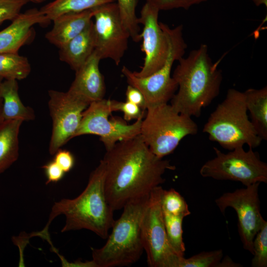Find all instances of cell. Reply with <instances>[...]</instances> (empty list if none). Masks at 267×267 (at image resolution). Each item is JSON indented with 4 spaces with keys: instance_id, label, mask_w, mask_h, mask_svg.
<instances>
[{
    "instance_id": "obj_1",
    "label": "cell",
    "mask_w": 267,
    "mask_h": 267,
    "mask_svg": "<svg viewBox=\"0 0 267 267\" xmlns=\"http://www.w3.org/2000/svg\"><path fill=\"white\" fill-rule=\"evenodd\" d=\"M101 160L105 170V195L114 211L150 195L164 182L165 172L176 169L169 161L154 154L140 134L117 142Z\"/></svg>"
},
{
    "instance_id": "obj_2",
    "label": "cell",
    "mask_w": 267,
    "mask_h": 267,
    "mask_svg": "<svg viewBox=\"0 0 267 267\" xmlns=\"http://www.w3.org/2000/svg\"><path fill=\"white\" fill-rule=\"evenodd\" d=\"M208 49L206 44H201L186 57H181L172 75L178 91L170 104L178 112L191 117H199L202 109L209 105L220 91L222 72L213 62Z\"/></svg>"
},
{
    "instance_id": "obj_3",
    "label": "cell",
    "mask_w": 267,
    "mask_h": 267,
    "mask_svg": "<svg viewBox=\"0 0 267 267\" xmlns=\"http://www.w3.org/2000/svg\"><path fill=\"white\" fill-rule=\"evenodd\" d=\"M105 166L102 160L90 174L83 191L73 199H62L53 205L48 222L40 233L48 235L52 220L60 215L65 216L62 232L86 229L106 239L115 222L114 211L108 203L104 191Z\"/></svg>"
},
{
    "instance_id": "obj_4",
    "label": "cell",
    "mask_w": 267,
    "mask_h": 267,
    "mask_svg": "<svg viewBox=\"0 0 267 267\" xmlns=\"http://www.w3.org/2000/svg\"><path fill=\"white\" fill-rule=\"evenodd\" d=\"M149 196L127 203L104 246L92 248V261L96 267L129 266L140 259L144 251L140 224Z\"/></svg>"
},
{
    "instance_id": "obj_5",
    "label": "cell",
    "mask_w": 267,
    "mask_h": 267,
    "mask_svg": "<svg viewBox=\"0 0 267 267\" xmlns=\"http://www.w3.org/2000/svg\"><path fill=\"white\" fill-rule=\"evenodd\" d=\"M247 112L244 92L229 89L224 99L210 114L203 132L208 134L209 140L230 151L245 144L256 148L263 140Z\"/></svg>"
},
{
    "instance_id": "obj_6",
    "label": "cell",
    "mask_w": 267,
    "mask_h": 267,
    "mask_svg": "<svg viewBox=\"0 0 267 267\" xmlns=\"http://www.w3.org/2000/svg\"><path fill=\"white\" fill-rule=\"evenodd\" d=\"M140 135L151 151L163 158L174 152L185 136L197 134L198 127L191 117L164 103L146 108Z\"/></svg>"
},
{
    "instance_id": "obj_7",
    "label": "cell",
    "mask_w": 267,
    "mask_h": 267,
    "mask_svg": "<svg viewBox=\"0 0 267 267\" xmlns=\"http://www.w3.org/2000/svg\"><path fill=\"white\" fill-rule=\"evenodd\" d=\"M169 43L168 55L164 65L153 74L143 78L135 76L124 66L121 70L129 85L138 89L143 94L147 108L168 103L178 89V85L171 75L174 63L183 57L187 44L183 36V26L171 28L160 22Z\"/></svg>"
},
{
    "instance_id": "obj_8",
    "label": "cell",
    "mask_w": 267,
    "mask_h": 267,
    "mask_svg": "<svg viewBox=\"0 0 267 267\" xmlns=\"http://www.w3.org/2000/svg\"><path fill=\"white\" fill-rule=\"evenodd\" d=\"M216 156L201 167L204 178L240 182L245 186L257 183H267V164L259 153L249 147L245 151L239 147L225 153L214 147Z\"/></svg>"
},
{
    "instance_id": "obj_9",
    "label": "cell",
    "mask_w": 267,
    "mask_h": 267,
    "mask_svg": "<svg viewBox=\"0 0 267 267\" xmlns=\"http://www.w3.org/2000/svg\"><path fill=\"white\" fill-rule=\"evenodd\" d=\"M161 185L150 193L140 224L141 238L150 267H179L181 260L172 248L165 227Z\"/></svg>"
},
{
    "instance_id": "obj_10",
    "label": "cell",
    "mask_w": 267,
    "mask_h": 267,
    "mask_svg": "<svg viewBox=\"0 0 267 267\" xmlns=\"http://www.w3.org/2000/svg\"><path fill=\"white\" fill-rule=\"evenodd\" d=\"M112 112L110 99L103 98L91 102L83 112L74 137L89 134L98 135L107 150L118 142L140 134L143 118L128 125L119 117H111L109 120Z\"/></svg>"
},
{
    "instance_id": "obj_11",
    "label": "cell",
    "mask_w": 267,
    "mask_h": 267,
    "mask_svg": "<svg viewBox=\"0 0 267 267\" xmlns=\"http://www.w3.org/2000/svg\"><path fill=\"white\" fill-rule=\"evenodd\" d=\"M92 9L94 51L101 60L110 59L119 65L131 38L122 21L118 5L113 2Z\"/></svg>"
},
{
    "instance_id": "obj_12",
    "label": "cell",
    "mask_w": 267,
    "mask_h": 267,
    "mask_svg": "<svg viewBox=\"0 0 267 267\" xmlns=\"http://www.w3.org/2000/svg\"><path fill=\"white\" fill-rule=\"evenodd\" d=\"M260 183H255L233 192L224 193L215 200L222 214L228 207L235 211L238 219V231L243 247L252 254L254 239L265 221L260 209Z\"/></svg>"
},
{
    "instance_id": "obj_13",
    "label": "cell",
    "mask_w": 267,
    "mask_h": 267,
    "mask_svg": "<svg viewBox=\"0 0 267 267\" xmlns=\"http://www.w3.org/2000/svg\"><path fill=\"white\" fill-rule=\"evenodd\" d=\"M48 94V107L52 123L48 150L51 155H54L74 138L83 113L89 104L68 91L51 89Z\"/></svg>"
},
{
    "instance_id": "obj_14",
    "label": "cell",
    "mask_w": 267,
    "mask_h": 267,
    "mask_svg": "<svg viewBox=\"0 0 267 267\" xmlns=\"http://www.w3.org/2000/svg\"><path fill=\"white\" fill-rule=\"evenodd\" d=\"M159 11L156 7L145 2L138 18L139 24L143 25L140 33L141 50L145 55L140 70L133 72L138 77H147L159 70L165 64L168 55V40L158 21Z\"/></svg>"
},
{
    "instance_id": "obj_15",
    "label": "cell",
    "mask_w": 267,
    "mask_h": 267,
    "mask_svg": "<svg viewBox=\"0 0 267 267\" xmlns=\"http://www.w3.org/2000/svg\"><path fill=\"white\" fill-rule=\"evenodd\" d=\"M99 57L93 51L87 61L77 70L75 79L67 91L89 104L104 98L105 85L101 73Z\"/></svg>"
},
{
    "instance_id": "obj_16",
    "label": "cell",
    "mask_w": 267,
    "mask_h": 267,
    "mask_svg": "<svg viewBox=\"0 0 267 267\" xmlns=\"http://www.w3.org/2000/svg\"><path fill=\"white\" fill-rule=\"evenodd\" d=\"M6 28L0 31V54L18 52L33 35V27L50 22L46 16L36 8L20 13Z\"/></svg>"
},
{
    "instance_id": "obj_17",
    "label": "cell",
    "mask_w": 267,
    "mask_h": 267,
    "mask_svg": "<svg viewBox=\"0 0 267 267\" xmlns=\"http://www.w3.org/2000/svg\"><path fill=\"white\" fill-rule=\"evenodd\" d=\"M93 15V9L62 14L52 20L53 27L45 37L60 48L82 32L92 20Z\"/></svg>"
},
{
    "instance_id": "obj_18",
    "label": "cell",
    "mask_w": 267,
    "mask_h": 267,
    "mask_svg": "<svg viewBox=\"0 0 267 267\" xmlns=\"http://www.w3.org/2000/svg\"><path fill=\"white\" fill-rule=\"evenodd\" d=\"M92 26V20L82 32L59 48L60 60L75 71L87 61L94 50Z\"/></svg>"
},
{
    "instance_id": "obj_19",
    "label": "cell",
    "mask_w": 267,
    "mask_h": 267,
    "mask_svg": "<svg viewBox=\"0 0 267 267\" xmlns=\"http://www.w3.org/2000/svg\"><path fill=\"white\" fill-rule=\"evenodd\" d=\"M17 80H3L0 84V97L2 100V114L4 120H33L34 110L25 106L20 98Z\"/></svg>"
},
{
    "instance_id": "obj_20",
    "label": "cell",
    "mask_w": 267,
    "mask_h": 267,
    "mask_svg": "<svg viewBox=\"0 0 267 267\" xmlns=\"http://www.w3.org/2000/svg\"><path fill=\"white\" fill-rule=\"evenodd\" d=\"M23 122L20 120H4L0 126V174L18 158L19 134Z\"/></svg>"
},
{
    "instance_id": "obj_21",
    "label": "cell",
    "mask_w": 267,
    "mask_h": 267,
    "mask_svg": "<svg viewBox=\"0 0 267 267\" xmlns=\"http://www.w3.org/2000/svg\"><path fill=\"white\" fill-rule=\"evenodd\" d=\"M251 122L262 140H267V87L248 89L244 92Z\"/></svg>"
},
{
    "instance_id": "obj_22",
    "label": "cell",
    "mask_w": 267,
    "mask_h": 267,
    "mask_svg": "<svg viewBox=\"0 0 267 267\" xmlns=\"http://www.w3.org/2000/svg\"><path fill=\"white\" fill-rule=\"evenodd\" d=\"M115 1L116 0H54L40 9L51 21L65 13L81 12Z\"/></svg>"
},
{
    "instance_id": "obj_23",
    "label": "cell",
    "mask_w": 267,
    "mask_h": 267,
    "mask_svg": "<svg viewBox=\"0 0 267 267\" xmlns=\"http://www.w3.org/2000/svg\"><path fill=\"white\" fill-rule=\"evenodd\" d=\"M31 70L26 57L18 52L0 54V77L3 80H21L26 78Z\"/></svg>"
},
{
    "instance_id": "obj_24",
    "label": "cell",
    "mask_w": 267,
    "mask_h": 267,
    "mask_svg": "<svg viewBox=\"0 0 267 267\" xmlns=\"http://www.w3.org/2000/svg\"><path fill=\"white\" fill-rule=\"evenodd\" d=\"M163 215L169 242L174 251L179 257H183L185 250L182 236V222L184 218L174 216L164 212Z\"/></svg>"
},
{
    "instance_id": "obj_25",
    "label": "cell",
    "mask_w": 267,
    "mask_h": 267,
    "mask_svg": "<svg viewBox=\"0 0 267 267\" xmlns=\"http://www.w3.org/2000/svg\"><path fill=\"white\" fill-rule=\"evenodd\" d=\"M122 21L134 42L141 41L140 27L135 9L137 0H116Z\"/></svg>"
},
{
    "instance_id": "obj_26",
    "label": "cell",
    "mask_w": 267,
    "mask_h": 267,
    "mask_svg": "<svg viewBox=\"0 0 267 267\" xmlns=\"http://www.w3.org/2000/svg\"><path fill=\"white\" fill-rule=\"evenodd\" d=\"M161 204L163 212L168 214L184 218L191 214L183 197L174 188L163 189Z\"/></svg>"
},
{
    "instance_id": "obj_27",
    "label": "cell",
    "mask_w": 267,
    "mask_h": 267,
    "mask_svg": "<svg viewBox=\"0 0 267 267\" xmlns=\"http://www.w3.org/2000/svg\"><path fill=\"white\" fill-rule=\"evenodd\" d=\"M222 258V249L202 252L188 258L183 257L179 267H218Z\"/></svg>"
},
{
    "instance_id": "obj_28",
    "label": "cell",
    "mask_w": 267,
    "mask_h": 267,
    "mask_svg": "<svg viewBox=\"0 0 267 267\" xmlns=\"http://www.w3.org/2000/svg\"><path fill=\"white\" fill-rule=\"evenodd\" d=\"M252 267H267V222L265 220L253 242Z\"/></svg>"
},
{
    "instance_id": "obj_29",
    "label": "cell",
    "mask_w": 267,
    "mask_h": 267,
    "mask_svg": "<svg viewBox=\"0 0 267 267\" xmlns=\"http://www.w3.org/2000/svg\"><path fill=\"white\" fill-rule=\"evenodd\" d=\"M27 2L25 0H0V24L15 19Z\"/></svg>"
},
{
    "instance_id": "obj_30",
    "label": "cell",
    "mask_w": 267,
    "mask_h": 267,
    "mask_svg": "<svg viewBox=\"0 0 267 267\" xmlns=\"http://www.w3.org/2000/svg\"><path fill=\"white\" fill-rule=\"evenodd\" d=\"M159 11L177 8L188 9L192 6L206 2L208 0H145Z\"/></svg>"
},
{
    "instance_id": "obj_31",
    "label": "cell",
    "mask_w": 267,
    "mask_h": 267,
    "mask_svg": "<svg viewBox=\"0 0 267 267\" xmlns=\"http://www.w3.org/2000/svg\"><path fill=\"white\" fill-rule=\"evenodd\" d=\"M111 105L113 111H120L123 113L124 119L126 121L137 120L143 117L144 110L132 102L111 100Z\"/></svg>"
},
{
    "instance_id": "obj_32",
    "label": "cell",
    "mask_w": 267,
    "mask_h": 267,
    "mask_svg": "<svg viewBox=\"0 0 267 267\" xmlns=\"http://www.w3.org/2000/svg\"><path fill=\"white\" fill-rule=\"evenodd\" d=\"M42 168L44 170L47 179L46 184L51 182H57L61 180L65 173L53 160L44 165Z\"/></svg>"
},
{
    "instance_id": "obj_33",
    "label": "cell",
    "mask_w": 267,
    "mask_h": 267,
    "mask_svg": "<svg viewBox=\"0 0 267 267\" xmlns=\"http://www.w3.org/2000/svg\"><path fill=\"white\" fill-rule=\"evenodd\" d=\"M54 155L53 160L65 173L69 172L73 168L75 164V158L69 151L60 148Z\"/></svg>"
},
{
    "instance_id": "obj_34",
    "label": "cell",
    "mask_w": 267,
    "mask_h": 267,
    "mask_svg": "<svg viewBox=\"0 0 267 267\" xmlns=\"http://www.w3.org/2000/svg\"><path fill=\"white\" fill-rule=\"evenodd\" d=\"M126 101L134 103L142 110L146 109V104L142 93L136 88L130 85L127 87L126 91Z\"/></svg>"
},
{
    "instance_id": "obj_35",
    "label": "cell",
    "mask_w": 267,
    "mask_h": 267,
    "mask_svg": "<svg viewBox=\"0 0 267 267\" xmlns=\"http://www.w3.org/2000/svg\"><path fill=\"white\" fill-rule=\"evenodd\" d=\"M241 266V265L235 263L230 257L226 256L222 258L218 267H240Z\"/></svg>"
},
{
    "instance_id": "obj_36",
    "label": "cell",
    "mask_w": 267,
    "mask_h": 267,
    "mask_svg": "<svg viewBox=\"0 0 267 267\" xmlns=\"http://www.w3.org/2000/svg\"><path fill=\"white\" fill-rule=\"evenodd\" d=\"M251 0L257 6H259L262 5H265L266 7L267 6V0Z\"/></svg>"
},
{
    "instance_id": "obj_37",
    "label": "cell",
    "mask_w": 267,
    "mask_h": 267,
    "mask_svg": "<svg viewBox=\"0 0 267 267\" xmlns=\"http://www.w3.org/2000/svg\"><path fill=\"white\" fill-rule=\"evenodd\" d=\"M4 118L2 114V100L0 97V126L4 121Z\"/></svg>"
},
{
    "instance_id": "obj_38",
    "label": "cell",
    "mask_w": 267,
    "mask_h": 267,
    "mask_svg": "<svg viewBox=\"0 0 267 267\" xmlns=\"http://www.w3.org/2000/svg\"><path fill=\"white\" fill-rule=\"evenodd\" d=\"M28 2H31L35 3H40L43 2L45 0H25Z\"/></svg>"
},
{
    "instance_id": "obj_39",
    "label": "cell",
    "mask_w": 267,
    "mask_h": 267,
    "mask_svg": "<svg viewBox=\"0 0 267 267\" xmlns=\"http://www.w3.org/2000/svg\"><path fill=\"white\" fill-rule=\"evenodd\" d=\"M2 80H3V79L0 77V84L2 81Z\"/></svg>"
}]
</instances>
